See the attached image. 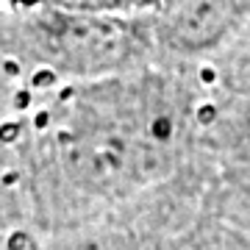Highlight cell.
I'll return each mask as SVG.
<instances>
[{
    "instance_id": "1",
    "label": "cell",
    "mask_w": 250,
    "mask_h": 250,
    "mask_svg": "<svg viewBox=\"0 0 250 250\" xmlns=\"http://www.w3.org/2000/svg\"><path fill=\"white\" fill-rule=\"evenodd\" d=\"M170 128L164 111L117 103H83L62 131L67 170L89 187H139L164 172Z\"/></svg>"
},
{
    "instance_id": "2",
    "label": "cell",
    "mask_w": 250,
    "mask_h": 250,
    "mask_svg": "<svg viewBox=\"0 0 250 250\" xmlns=\"http://www.w3.org/2000/svg\"><path fill=\"white\" fill-rule=\"evenodd\" d=\"M245 9V0H178L170 14L172 34L181 42H211Z\"/></svg>"
},
{
    "instance_id": "3",
    "label": "cell",
    "mask_w": 250,
    "mask_h": 250,
    "mask_svg": "<svg viewBox=\"0 0 250 250\" xmlns=\"http://www.w3.org/2000/svg\"><path fill=\"white\" fill-rule=\"evenodd\" d=\"M70 9H100V6H106L111 0H64Z\"/></svg>"
},
{
    "instance_id": "4",
    "label": "cell",
    "mask_w": 250,
    "mask_h": 250,
    "mask_svg": "<svg viewBox=\"0 0 250 250\" xmlns=\"http://www.w3.org/2000/svg\"><path fill=\"white\" fill-rule=\"evenodd\" d=\"M242 136H245V142L250 145V114H248V120L242 123Z\"/></svg>"
}]
</instances>
